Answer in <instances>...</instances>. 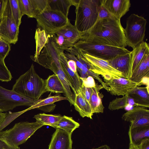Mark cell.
I'll return each mask as SVG.
<instances>
[{
    "label": "cell",
    "instance_id": "cell-1",
    "mask_svg": "<svg viewBox=\"0 0 149 149\" xmlns=\"http://www.w3.org/2000/svg\"><path fill=\"white\" fill-rule=\"evenodd\" d=\"M80 40L115 47L127 45L120 20L115 18L97 20L88 31L81 33Z\"/></svg>",
    "mask_w": 149,
    "mask_h": 149
},
{
    "label": "cell",
    "instance_id": "cell-2",
    "mask_svg": "<svg viewBox=\"0 0 149 149\" xmlns=\"http://www.w3.org/2000/svg\"><path fill=\"white\" fill-rule=\"evenodd\" d=\"M12 90L20 95L36 100L47 91L45 80L38 74L33 64L28 70L16 80Z\"/></svg>",
    "mask_w": 149,
    "mask_h": 149
},
{
    "label": "cell",
    "instance_id": "cell-3",
    "mask_svg": "<svg viewBox=\"0 0 149 149\" xmlns=\"http://www.w3.org/2000/svg\"><path fill=\"white\" fill-rule=\"evenodd\" d=\"M100 3V0H78L74 25L81 33L89 29L97 21Z\"/></svg>",
    "mask_w": 149,
    "mask_h": 149
},
{
    "label": "cell",
    "instance_id": "cell-4",
    "mask_svg": "<svg viewBox=\"0 0 149 149\" xmlns=\"http://www.w3.org/2000/svg\"><path fill=\"white\" fill-rule=\"evenodd\" d=\"M44 125L36 121L35 122H22L15 123L10 129L0 131V136L10 146L18 148L25 142L38 129Z\"/></svg>",
    "mask_w": 149,
    "mask_h": 149
},
{
    "label": "cell",
    "instance_id": "cell-5",
    "mask_svg": "<svg viewBox=\"0 0 149 149\" xmlns=\"http://www.w3.org/2000/svg\"><path fill=\"white\" fill-rule=\"evenodd\" d=\"M73 47L84 53L107 61L131 52L126 48L81 40L77 42Z\"/></svg>",
    "mask_w": 149,
    "mask_h": 149
},
{
    "label": "cell",
    "instance_id": "cell-6",
    "mask_svg": "<svg viewBox=\"0 0 149 149\" xmlns=\"http://www.w3.org/2000/svg\"><path fill=\"white\" fill-rule=\"evenodd\" d=\"M126 21L124 29L126 43L133 49L143 41L147 22L144 17L135 14H131Z\"/></svg>",
    "mask_w": 149,
    "mask_h": 149
},
{
    "label": "cell",
    "instance_id": "cell-7",
    "mask_svg": "<svg viewBox=\"0 0 149 149\" xmlns=\"http://www.w3.org/2000/svg\"><path fill=\"white\" fill-rule=\"evenodd\" d=\"M38 28L51 35L66 25L70 21L68 17L47 8L36 18Z\"/></svg>",
    "mask_w": 149,
    "mask_h": 149
},
{
    "label": "cell",
    "instance_id": "cell-8",
    "mask_svg": "<svg viewBox=\"0 0 149 149\" xmlns=\"http://www.w3.org/2000/svg\"><path fill=\"white\" fill-rule=\"evenodd\" d=\"M50 36L57 48L64 51L73 47L80 39L81 33L70 21L65 26Z\"/></svg>",
    "mask_w": 149,
    "mask_h": 149
},
{
    "label": "cell",
    "instance_id": "cell-9",
    "mask_svg": "<svg viewBox=\"0 0 149 149\" xmlns=\"http://www.w3.org/2000/svg\"><path fill=\"white\" fill-rule=\"evenodd\" d=\"M19 29L12 16L9 0H6L0 24V36L10 44H15L18 40Z\"/></svg>",
    "mask_w": 149,
    "mask_h": 149
},
{
    "label": "cell",
    "instance_id": "cell-10",
    "mask_svg": "<svg viewBox=\"0 0 149 149\" xmlns=\"http://www.w3.org/2000/svg\"><path fill=\"white\" fill-rule=\"evenodd\" d=\"M36 101L0 86V112H7L20 106L31 107Z\"/></svg>",
    "mask_w": 149,
    "mask_h": 149
},
{
    "label": "cell",
    "instance_id": "cell-11",
    "mask_svg": "<svg viewBox=\"0 0 149 149\" xmlns=\"http://www.w3.org/2000/svg\"><path fill=\"white\" fill-rule=\"evenodd\" d=\"M64 51L56 47L49 37L48 40L41 51L36 62L55 74L57 70L63 69L59 59V54Z\"/></svg>",
    "mask_w": 149,
    "mask_h": 149
},
{
    "label": "cell",
    "instance_id": "cell-12",
    "mask_svg": "<svg viewBox=\"0 0 149 149\" xmlns=\"http://www.w3.org/2000/svg\"><path fill=\"white\" fill-rule=\"evenodd\" d=\"M79 50L86 60L95 69L96 73L101 75L104 79L108 80L112 77L124 78L122 74L113 68L108 61L91 56Z\"/></svg>",
    "mask_w": 149,
    "mask_h": 149
},
{
    "label": "cell",
    "instance_id": "cell-13",
    "mask_svg": "<svg viewBox=\"0 0 149 149\" xmlns=\"http://www.w3.org/2000/svg\"><path fill=\"white\" fill-rule=\"evenodd\" d=\"M104 80L106 86L105 89L112 95L124 96L139 86L138 84L124 78L112 77Z\"/></svg>",
    "mask_w": 149,
    "mask_h": 149
},
{
    "label": "cell",
    "instance_id": "cell-14",
    "mask_svg": "<svg viewBox=\"0 0 149 149\" xmlns=\"http://www.w3.org/2000/svg\"><path fill=\"white\" fill-rule=\"evenodd\" d=\"M122 118L130 122L131 128L149 125V110L143 107H135L123 114Z\"/></svg>",
    "mask_w": 149,
    "mask_h": 149
},
{
    "label": "cell",
    "instance_id": "cell-15",
    "mask_svg": "<svg viewBox=\"0 0 149 149\" xmlns=\"http://www.w3.org/2000/svg\"><path fill=\"white\" fill-rule=\"evenodd\" d=\"M104 6L114 18L120 20L129 10L130 0H101Z\"/></svg>",
    "mask_w": 149,
    "mask_h": 149
},
{
    "label": "cell",
    "instance_id": "cell-16",
    "mask_svg": "<svg viewBox=\"0 0 149 149\" xmlns=\"http://www.w3.org/2000/svg\"><path fill=\"white\" fill-rule=\"evenodd\" d=\"M71 134L59 128L53 134L48 149H72Z\"/></svg>",
    "mask_w": 149,
    "mask_h": 149
},
{
    "label": "cell",
    "instance_id": "cell-17",
    "mask_svg": "<svg viewBox=\"0 0 149 149\" xmlns=\"http://www.w3.org/2000/svg\"><path fill=\"white\" fill-rule=\"evenodd\" d=\"M131 57V51L108 61L113 68L122 74L124 78L129 79Z\"/></svg>",
    "mask_w": 149,
    "mask_h": 149
},
{
    "label": "cell",
    "instance_id": "cell-18",
    "mask_svg": "<svg viewBox=\"0 0 149 149\" xmlns=\"http://www.w3.org/2000/svg\"><path fill=\"white\" fill-rule=\"evenodd\" d=\"M149 78V49L145 53L142 60L129 79L139 85L145 78Z\"/></svg>",
    "mask_w": 149,
    "mask_h": 149
},
{
    "label": "cell",
    "instance_id": "cell-19",
    "mask_svg": "<svg viewBox=\"0 0 149 149\" xmlns=\"http://www.w3.org/2000/svg\"><path fill=\"white\" fill-rule=\"evenodd\" d=\"M148 49H149L148 44L146 42L143 41L133 49L131 51V60L129 79L139 64Z\"/></svg>",
    "mask_w": 149,
    "mask_h": 149
},
{
    "label": "cell",
    "instance_id": "cell-20",
    "mask_svg": "<svg viewBox=\"0 0 149 149\" xmlns=\"http://www.w3.org/2000/svg\"><path fill=\"white\" fill-rule=\"evenodd\" d=\"M64 52H62L59 54L61 63L63 71L73 86L76 93L80 90L82 86L80 77L78 72L74 73L68 67L67 59L64 55Z\"/></svg>",
    "mask_w": 149,
    "mask_h": 149
},
{
    "label": "cell",
    "instance_id": "cell-21",
    "mask_svg": "<svg viewBox=\"0 0 149 149\" xmlns=\"http://www.w3.org/2000/svg\"><path fill=\"white\" fill-rule=\"evenodd\" d=\"M74 95L73 105L75 109L82 118L86 117L92 119L93 113L90 104L84 98L80 91Z\"/></svg>",
    "mask_w": 149,
    "mask_h": 149
},
{
    "label": "cell",
    "instance_id": "cell-22",
    "mask_svg": "<svg viewBox=\"0 0 149 149\" xmlns=\"http://www.w3.org/2000/svg\"><path fill=\"white\" fill-rule=\"evenodd\" d=\"M128 134L129 144L136 146L143 140L149 139V125L134 128L129 126Z\"/></svg>",
    "mask_w": 149,
    "mask_h": 149
},
{
    "label": "cell",
    "instance_id": "cell-23",
    "mask_svg": "<svg viewBox=\"0 0 149 149\" xmlns=\"http://www.w3.org/2000/svg\"><path fill=\"white\" fill-rule=\"evenodd\" d=\"M104 88L103 86L101 84H99L95 82V86L92 87V92L90 99L91 105L92 113H103L104 108L102 103V99L104 95L102 93H100V91Z\"/></svg>",
    "mask_w": 149,
    "mask_h": 149
},
{
    "label": "cell",
    "instance_id": "cell-24",
    "mask_svg": "<svg viewBox=\"0 0 149 149\" xmlns=\"http://www.w3.org/2000/svg\"><path fill=\"white\" fill-rule=\"evenodd\" d=\"M136 104L145 108L149 107L148 88L137 86L128 94Z\"/></svg>",
    "mask_w": 149,
    "mask_h": 149
},
{
    "label": "cell",
    "instance_id": "cell-25",
    "mask_svg": "<svg viewBox=\"0 0 149 149\" xmlns=\"http://www.w3.org/2000/svg\"><path fill=\"white\" fill-rule=\"evenodd\" d=\"M55 74L58 76L62 83L65 95L70 102V105H73L75 95L72 92L70 88L71 87L74 93H75V91L73 86L63 69L58 70Z\"/></svg>",
    "mask_w": 149,
    "mask_h": 149
},
{
    "label": "cell",
    "instance_id": "cell-26",
    "mask_svg": "<svg viewBox=\"0 0 149 149\" xmlns=\"http://www.w3.org/2000/svg\"><path fill=\"white\" fill-rule=\"evenodd\" d=\"M49 37V35L43 30L39 28L36 29L35 36L36 51L34 56H31V58L35 62L37 61L41 51L47 42Z\"/></svg>",
    "mask_w": 149,
    "mask_h": 149
},
{
    "label": "cell",
    "instance_id": "cell-27",
    "mask_svg": "<svg viewBox=\"0 0 149 149\" xmlns=\"http://www.w3.org/2000/svg\"><path fill=\"white\" fill-rule=\"evenodd\" d=\"M47 8L58 12L68 17L71 0H47Z\"/></svg>",
    "mask_w": 149,
    "mask_h": 149
},
{
    "label": "cell",
    "instance_id": "cell-28",
    "mask_svg": "<svg viewBox=\"0 0 149 149\" xmlns=\"http://www.w3.org/2000/svg\"><path fill=\"white\" fill-rule=\"evenodd\" d=\"M129 106L142 107L136 103L133 99L127 94L122 97L116 98L111 101L109 103L108 108L110 110L113 111L125 108Z\"/></svg>",
    "mask_w": 149,
    "mask_h": 149
},
{
    "label": "cell",
    "instance_id": "cell-29",
    "mask_svg": "<svg viewBox=\"0 0 149 149\" xmlns=\"http://www.w3.org/2000/svg\"><path fill=\"white\" fill-rule=\"evenodd\" d=\"M80 126L79 124L75 121L72 117L64 115L57 123L51 126L56 129H63L70 134H72L76 129Z\"/></svg>",
    "mask_w": 149,
    "mask_h": 149
},
{
    "label": "cell",
    "instance_id": "cell-30",
    "mask_svg": "<svg viewBox=\"0 0 149 149\" xmlns=\"http://www.w3.org/2000/svg\"><path fill=\"white\" fill-rule=\"evenodd\" d=\"M47 91L54 93H64L62 83L58 76L54 74L49 75L45 80Z\"/></svg>",
    "mask_w": 149,
    "mask_h": 149
},
{
    "label": "cell",
    "instance_id": "cell-31",
    "mask_svg": "<svg viewBox=\"0 0 149 149\" xmlns=\"http://www.w3.org/2000/svg\"><path fill=\"white\" fill-rule=\"evenodd\" d=\"M19 7L22 16L36 18L38 15L32 0H18Z\"/></svg>",
    "mask_w": 149,
    "mask_h": 149
},
{
    "label": "cell",
    "instance_id": "cell-32",
    "mask_svg": "<svg viewBox=\"0 0 149 149\" xmlns=\"http://www.w3.org/2000/svg\"><path fill=\"white\" fill-rule=\"evenodd\" d=\"M64 100H67L65 97H63L60 95L51 96L50 95L46 98L39 99L36 100L33 105L28 108L27 110L36 109L42 106L52 104L55 102Z\"/></svg>",
    "mask_w": 149,
    "mask_h": 149
},
{
    "label": "cell",
    "instance_id": "cell-33",
    "mask_svg": "<svg viewBox=\"0 0 149 149\" xmlns=\"http://www.w3.org/2000/svg\"><path fill=\"white\" fill-rule=\"evenodd\" d=\"M62 117L60 115L47 114L43 113L36 115L33 118L36 120V121L42 124L44 126L47 125L51 126L58 122Z\"/></svg>",
    "mask_w": 149,
    "mask_h": 149
},
{
    "label": "cell",
    "instance_id": "cell-34",
    "mask_svg": "<svg viewBox=\"0 0 149 149\" xmlns=\"http://www.w3.org/2000/svg\"><path fill=\"white\" fill-rule=\"evenodd\" d=\"M12 16L17 26L19 27L23 16L21 14L18 0H9Z\"/></svg>",
    "mask_w": 149,
    "mask_h": 149
},
{
    "label": "cell",
    "instance_id": "cell-35",
    "mask_svg": "<svg viewBox=\"0 0 149 149\" xmlns=\"http://www.w3.org/2000/svg\"><path fill=\"white\" fill-rule=\"evenodd\" d=\"M10 49V44L3 39L0 41V64H5V59Z\"/></svg>",
    "mask_w": 149,
    "mask_h": 149
},
{
    "label": "cell",
    "instance_id": "cell-36",
    "mask_svg": "<svg viewBox=\"0 0 149 149\" xmlns=\"http://www.w3.org/2000/svg\"><path fill=\"white\" fill-rule=\"evenodd\" d=\"M12 78L11 73L6 64H0V80L8 82L10 81Z\"/></svg>",
    "mask_w": 149,
    "mask_h": 149
},
{
    "label": "cell",
    "instance_id": "cell-37",
    "mask_svg": "<svg viewBox=\"0 0 149 149\" xmlns=\"http://www.w3.org/2000/svg\"><path fill=\"white\" fill-rule=\"evenodd\" d=\"M32 1L38 15L41 13L47 8V0Z\"/></svg>",
    "mask_w": 149,
    "mask_h": 149
},
{
    "label": "cell",
    "instance_id": "cell-38",
    "mask_svg": "<svg viewBox=\"0 0 149 149\" xmlns=\"http://www.w3.org/2000/svg\"><path fill=\"white\" fill-rule=\"evenodd\" d=\"M100 2L99 7L97 20L106 18H114L105 8L101 0H100Z\"/></svg>",
    "mask_w": 149,
    "mask_h": 149
},
{
    "label": "cell",
    "instance_id": "cell-39",
    "mask_svg": "<svg viewBox=\"0 0 149 149\" xmlns=\"http://www.w3.org/2000/svg\"><path fill=\"white\" fill-rule=\"evenodd\" d=\"M79 91L84 98L90 104V99L92 92V88L86 87L82 85Z\"/></svg>",
    "mask_w": 149,
    "mask_h": 149
},
{
    "label": "cell",
    "instance_id": "cell-40",
    "mask_svg": "<svg viewBox=\"0 0 149 149\" xmlns=\"http://www.w3.org/2000/svg\"><path fill=\"white\" fill-rule=\"evenodd\" d=\"M82 82V85L86 87L92 88L95 86V82L94 79L91 76L83 78L80 77Z\"/></svg>",
    "mask_w": 149,
    "mask_h": 149
},
{
    "label": "cell",
    "instance_id": "cell-41",
    "mask_svg": "<svg viewBox=\"0 0 149 149\" xmlns=\"http://www.w3.org/2000/svg\"><path fill=\"white\" fill-rule=\"evenodd\" d=\"M0 149H20V148L13 147L6 142L0 136Z\"/></svg>",
    "mask_w": 149,
    "mask_h": 149
},
{
    "label": "cell",
    "instance_id": "cell-42",
    "mask_svg": "<svg viewBox=\"0 0 149 149\" xmlns=\"http://www.w3.org/2000/svg\"><path fill=\"white\" fill-rule=\"evenodd\" d=\"M56 105L54 103L42 106L37 108V109L41 110L45 112H49L53 111Z\"/></svg>",
    "mask_w": 149,
    "mask_h": 149
},
{
    "label": "cell",
    "instance_id": "cell-43",
    "mask_svg": "<svg viewBox=\"0 0 149 149\" xmlns=\"http://www.w3.org/2000/svg\"><path fill=\"white\" fill-rule=\"evenodd\" d=\"M136 146L138 149H149V139L143 140L139 145Z\"/></svg>",
    "mask_w": 149,
    "mask_h": 149
},
{
    "label": "cell",
    "instance_id": "cell-44",
    "mask_svg": "<svg viewBox=\"0 0 149 149\" xmlns=\"http://www.w3.org/2000/svg\"><path fill=\"white\" fill-rule=\"evenodd\" d=\"M67 65L68 67L74 73H77V68L76 62L73 60H67Z\"/></svg>",
    "mask_w": 149,
    "mask_h": 149
},
{
    "label": "cell",
    "instance_id": "cell-45",
    "mask_svg": "<svg viewBox=\"0 0 149 149\" xmlns=\"http://www.w3.org/2000/svg\"><path fill=\"white\" fill-rule=\"evenodd\" d=\"M8 114L7 113H4L0 112V126L4 121Z\"/></svg>",
    "mask_w": 149,
    "mask_h": 149
},
{
    "label": "cell",
    "instance_id": "cell-46",
    "mask_svg": "<svg viewBox=\"0 0 149 149\" xmlns=\"http://www.w3.org/2000/svg\"><path fill=\"white\" fill-rule=\"evenodd\" d=\"M5 2L6 0H0V17L2 15Z\"/></svg>",
    "mask_w": 149,
    "mask_h": 149
},
{
    "label": "cell",
    "instance_id": "cell-47",
    "mask_svg": "<svg viewBox=\"0 0 149 149\" xmlns=\"http://www.w3.org/2000/svg\"><path fill=\"white\" fill-rule=\"evenodd\" d=\"M91 149H111L110 147L107 145L101 146L96 148H93Z\"/></svg>",
    "mask_w": 149,
    "mask_h": 149
},
{
    "label": "cell",
    "instance_id": "cell-48",
    "mask_svg": "<svg viewBox=\"0 0 149 149\" xmlns=\"http://www.w3.org/2000/svg\"><path fill=\"white\" fill-rule=\"evenodd\" d=\"M129 149H138L136 146L132 144H129Z\"/></svg>",
    "mask_w": 149,
    "mask_h": 149
},
{
    "label": "cell",
    "instance_id": "cell-49",
    "mask_svg": "<svg viewBox=\"0 0 149 149\" xmlns=\"http://www.w3.org/2000/svg\"><path fill=\"white\" fill-rule=\"evenodd\" d=\"M2 17V15L0 17V24H1V22Z\"/></svg>",
    "mask_w": 149,
    "mask_h": 149
},
{
    "label": "cell",
    "instance_id": "cell-50",
    "mask_svg": "<svg viewBox=\"0 0 149 149\" xmlns=\"http://www.w3.org/2000/svg\"><path fill=\"white\" fill-rule=\"evenodd\" d=\"M2 40V39L1 38V37L0 36V41H1Z\"/></svg>",
    "mask_w": 149,
    "mask_h": 149
}]
</instances>
